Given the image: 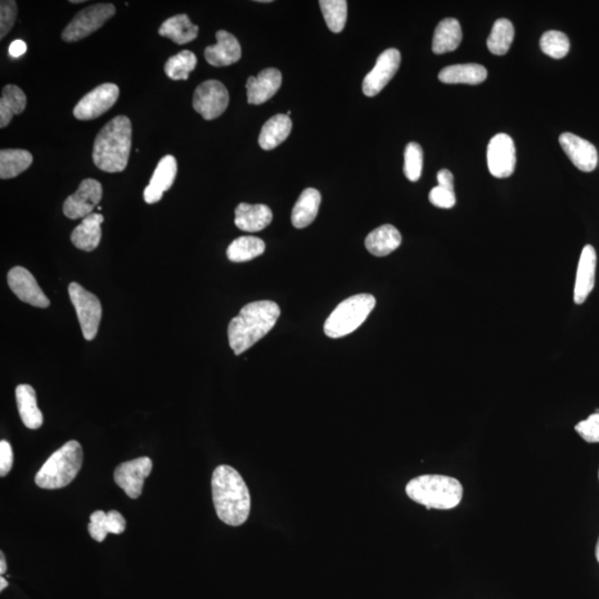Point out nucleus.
Returning <instances> with one entry per match:
<instances>
[{"label": "nucleus", "mask_w": 599, "mask_h": 599, "mask_svg": "<svg viewBox=\"0 0 599 599\" xmlns=\"http://www.w3.org/2000/svg\"><path fill=\"white\" fill-rule=\"evenodd\" d=\"M321 195L317 189L308 188L301 193L292 210L291 222L296 229L308 227L317 218Z\"/></svg>", "instance_id": "nucleus-25"}, {"label": "nucleus", "mask_w": 599, "mask_h": 599, "mask_svg": "<svg viewBox=\"0 0 599 599\" xmlns=\"http://www.w3.org/2000/svg\"><path fill=\"white\" fill-rule=\"evenodd\" d=\"M514 26L506 18L495 21L492 31L488 38V47L494 55L503 56L510 51L514 40Z\"/></svg>", "instance_id": "nucleus-33"}, {"label": "nucleus", "mask_w": 599, "mask_h": 599, "mask_svg": "<svg viewBox=\"0 0 599 599\" xmlns=\"http://www.w3.org/2000/svg\"><path fill=\"white\" fill-rule=\"evenodd\" d=\"M152 471V461L150 457H139L121 463L115 471V481L120 489L125 490L130 498H138L142 493L145 480Z\"/></svg>", "instance_id": "nucleus-14"}, {"label": "nucleus", "mask_w": 599, "mask_h": 599, "mask_svg": "<svg viewBox=\"0 0 599 599\" xmlns=\"http://www.w3.org/2000/svg\"><path fill=\"white\" fill-rule=\"evenodd\" d=\"M540 49L545 55L554 58V60H562L570 52V39L565 34L557 30L546 31L540 38Z\"/></svg>", "instance_id": "nucleus-36"}, {"label": "nucleus", "mask_w": 599, "mask_h": 599, "mask_svg": "<svg viewBox=\"0 0 599 599\" xmlns=\"http://www.w3.org/2000/svg\"><path fill=\"white\" fill-rule=\"evenodd\" d=\"M84 462V452L77 441H69L56 450L40 468L35 477L40 489L65 488L76 479Z\"/></svg>", "instance_id": "nucleus-5"}, {"label": "nucleus", "mask_w": 599, "mask_h": 599, "mask_svg": "<svg viewBox=\"0 0 599 599\" xmlns=\"http://www.w3.org/2000/svg\"><path fill=\"white\" fill-rule=\"evenodd\" d=\"M423 169V150L417 142L409 143L404 152V174L409 182H416L421 178Z\"/></svg>", "instance_id": "nucleus-37"}, {"label": "nucleus", "mask_w": 599, "mask_h": 599, "mask_svg": "<svg viewBox=\"0 0 599 599\" xmlns=\"http://www.w3.org/2000/svg\"><path fill=\"white\" fill-rule=\"evenodd\" d=\"M33 155L22 150L0 151V178L12 179L24 173L33 164Z\"/></svg>", "instance_id": "nucleus-31"}, {"label": "nucleus", "mask_w": 599, "mask_h": 599, "mask_svg": "<svg viewBox=\"0 0 599 599\" xmlns=\"http://www.w3.org/2000/svg\"><path fill=\"white\" fill-rule=\"evenodd\" d=\"M26 51H27V45L20 39L15 40V42H12L11 44V46H9V55H11L13 58H18L24 55Z\"/></svg>", "instance_id": "nucleus-45"}, {"label": "nucleus", "mask_w": 599, "mask_h": 599, "mask_svg": "<svg viewBox=\"0 0 599 599\" xmlns=\"http://www.w3.org/2000/svg\"><path fill=\"white\" fill-rule=\"evenodd\" d=\"M280 313L276 302L269 300L252 302L243 306L228 328L229 344L234 354L246 352L267 336L276 326Z\"/></svg>", "instance_id": "nucleus-2"}, {"label": "nucleus", "mask_w": 599, "mask_h": 599, "mask_svg": "<svg viewBox=\"0 0 599 599\" xmlns=\"http://www.w3.org/2000/svg\"><path fill=\"white\" fill-rule=\"evenodd\" d=\"M90 536L97 542L101 543L105 540L106 536L109 534L107 526V514L102 511L93 512L90 516V523L88 525Z\"/></svg>", "instance_id": "nucleus-40"}, {"label": "nucleus", "mask_w": 599, "mask_h": 599, "mask_svg": "<svg viewBox=\"0 0 599 599\" xmlns=\"http://www.w3.org/2000/svg\"><path fill=\"white\" fill-rule=\"evenodd\" d=\"M102 199L101 183L94 179H85L74 195L67 198L64 214L67 218L77 220L88 217Z\"/></svg>", "instance_id": "nucleus-12"}, {"label": "nucleus", "mask_w": 599, "mask_h": 599, "mask_svg": "<svg viewBox=\"0 0 599 599\" xmlns=\"http://www.w3.org/2000/svg\"><path fill=\"white\" fill-rule=\"evenodd\" d=\"M596 558H597V561L599 563V538H598V542H597V545H596Z\"/></svg>", "instance_id": "nucleus-48"}, {"label": "nucleus", "mask_w": 599, "mask_h": 599, "mask_svg": "<svg viewBox=\"0 0 599 599\" xmlns=\"http://www.w3.org/2000/svg\"><path fill=\"white\" fill-rule=\"evenodd\" d=\"M598 477H599V472H598Z\"/></svg>", "instance_id": "nucleus-50"}, {"label": "nucleus", "mask_w": 599, "mask_h": 599, "mask_svg": "<svg viewBox=\"0 0 599 599\" xmlns=\"http://www.w3.org/2000/svg\"><path fill=\"white\" fill-rule=\"evenodd\" d=\"M292 121L287 115H276L261 129L259 145L263 150H272L290 136Z\"/></svg>", "instance_id": "nucleus-27"}, {"label": "nucleus", "mask_w": 599, "mask_h": 599, "mask_svg": "<svg viewBox=\"0 0 599 599\" xmlns=\"http://www.w3.org/2000/svg\"><path fill=\"white\" fill-rule=\"evenodd\" d=\"M560 143L576 168L584 173H592L596 169L598 153L593 143L571 133L563 134Z\"/></svg>", "instance_id": "nucleus-16"}, {"label": "nucleus", "mask_w": 599, "mask_h": 599, "mask_svg": "<svg viewBox=\"0 0 599 599\" xmlns=\"http://www.w3.org/2000/svg\"><path fill=\"white\" fill-rule=\"evenodd\" d=\"M576 432L588 443H599V413H594L587 420L575 426Z\"/></svg>", "instance_id": "nucleus-39"}, {"label": "nucleus", "mask_w": 599, "mask_h": 599, "mask_svg": "<svg viewBox=\"0 0 599 599\" xmlns=\"http://www.w3.org/2000/svg\"><path fill=\"white\" fill-rule=\"evenodd\" d=\"M103 220V215L99 214H92L83 219V223L71 233V242L77 249L87 252L97 249L101 240V225Z\"/></svg>", "instance_id": "nucleus-22"}, {"label": "nucleus", "mask_w": 599, "mask_h": 599, "mask_svg": "<svg viewBox=\"0 0 599 599\" xmlns=\"http://www.w3.org/2000/svg\"><path fill=\"white\" fill-rule=\"evenodd\" d=\"M488 78L485 67L477 64L449 66L441 70L439 79L444 84L479 85Z\"/></svg>", "instance_id": "nucleus-29"}, {"label": "nucleus", "mask_w": 599, "mask_h": 599, "mask_svg": "<svg viewBox=\"0 0 599 599\" xmlns=\"http://www.w3.org/2000/svg\"><path fill=\"white\" fill-rule=\"evenodd\" d=\"M16 402L22 423L30 430L42 427L43 413L37 405V398L33 386L20 384L16 387Z\"/></svg>", "instance_id": "nucleus-23"}, {"label": "nucleus", "mask_w": 599, "mask_h": 599, "mask_svg": "<svg viewBox=\"0 0 599 599\" xmlns=\"http://www.w3.org/2000/svg\"><path fill=\"white\" fill-rule=\"evenodd\" d=\"M132 121L117 116L97 134L93 143V160L105 173H121L128 165L132 150Z\"/></svg>", "instance_id": "nucleus-3"}, {"label": "nucleus", "mask_w": 599, "mask_h": 599, "mask_svg": "<svg viewBox=\"0 0 599 599\" xmlns=\"http://www.w3.org/2000/svg\"><path fill=\"white\" fill-rule=\"evenodd\" d=\"M116 13L112 4L101 3L92 4L80 11L62 31L61 38L66 43H76L88 37L89 35L101 28Z\"/></svg>", "instance_id": "nucleus-7"}, {"label": "nucleus", "mask_w": 599, "mask_h": 599, "mask_svg": "<svg viewBox=\"0 0 599 599\" xmlns=\"http://www.w3.org/2000/svg\"><path fill=\"white\" fill-rule=\"evenodd\" d=\"M376 304L375 296L367 294L341 302L324 323V332L332 339L350 335L366 321Z\"/></svg>", "instance_id": "nucleus-6"}, {"label": "nucleus", "mask_w": 599, "mask_h": 599, "mask_svg": "<svg viewBox=\"0 0 599 599\" xmlns=\"http://www.w3.org/2000/svg\"><path fill=\"white\" fill-rule=\"evenodd\" d=\"M265 243L256 237H240L228 247L227 256L231 263H247L263 255Z\"/></svg>", "instance_id": "nucleus-32"}, {"label": "nucleus", "mask_w": 599, "mask_h": 599, "mask_svg": "<svg viewBox=\"0 0 599 599\" xmlns=\"http://www.w3.org/2000/svg\"><path fill=\"white\" fill-rule=\"evenodd\" d=\"M70 3L71 4H80V3H84V0H71Z\"/></svg>", "instance_id": "nucleus-49"}, {"label": "nucleus", "mask_w": 599, "mask_h": 599, "mask_svg": "<svg viewBox=\"0 0 599 599\" xmlns=\"http://www.w3.org/2000/svg\"><path fill=\"white\" fill-rule=\"evenodd\" d=\"M192 105L206 120L218 118L229 106L228 90L218 80H206L198 85Z\"/></svg>", "instance_id": "nucleus-9"}, {"label": "nucleus", "mask_w": 599, "mask_h": 599, "mask_svg": "<svg viewBox=\"0 0 599 599\" xmlns=\"http://www.w3.org/2000/svg\"><path fill=\"white\" fill-rule=\"evenodd\" d=\"M272 210L265 205L240 204L236 208L234 223L242 231L259 232L272 223Z\"/></svg>", "instance_id": "nucleus-21"}, {"label": "nucleus", "mask_w": 599, "mask_h": 599, "mask_svg": "<svg viewBox=\"0 0 599 599\" xmlns=\"http://www.w3.org/2000/svg\"><path fill=\"white\" fill-rule=\"evenodd\" d=\"M215 512L223 523L240 526L251 510V498L240 473L229 465L215 468L211 481Z\"/></svg>", "instance_id": "nucleus-1"}, {"label": "nucleus", "mask_w": 599, "mask_h": 599, "mask_svg": "<svg viewBox=\"0 0 599 599\" xmlns=\"http://www.w3.org/2000/svg\"><path fill=\"white\" fill-rule=\"evenodd\" d=\"M177 171V160L174 156L168 155L162 158L152 174L150 184L143 191V198L148 205L157 204L161 200L164 193L173 187Z\"/></svg>", "instance_id": "nucleus-17"}, {"label": "nucleus", "mask_w": 599, "mask_h": 599, "mask_svg": "<svg viewBox=\"0 0 599 599\" xmlns=\"http://www.w3.org/2000/svg\"><path fill=\"white\" fill-rule=\"evenodd\" d=\"M17 4L12 0H3L0 3V38L4 39L15 24Z\"/></svg>", "instance_id": "nucleus-38"}, {"label": "nucleus", "mask_w": 599, "mask_h": 599, "mask_svg": "<svg viewBox=\"0 0 599 599\" xmlns=\"http://www.w3.org/2000/svg\"><path fill=\"white\" fill-rule=\"evenodd\" d=\"M197 57L190 51H183L170 57L165 65V73L173 80H188L189 75L195 70Z\"/></svg>", "instance_id": "nucleus-35"}, {"label": "nucleus", "mask_w": 599, "mask_h": 599, "mask_svg": "<svg viewBox=\"0 0 599 599\" xmlns=\"http://www.w3.org/2000/svg\"><path fill=\"white\" fill-rule=\"evenodd\" d=\"M516 151L513 139L506 134H498L490 139L488 147V166L494 177L503 179L514 174Z\"/></svg>", "instance_id": "nucleus-11"}, {"label": "nucleus", "mask_w": 599, "mask_h": 599, "mask_svg": "<svg viewBox=\"0 0 599 599\" xmlns=\"http://www.w3.org/2000/svg\"><path fill=\"white\" fill-rule=\"evenodd\" d=\"M8 587L7 580L4 578H0V591H4V588Z\"/></svg>", "instance_id": "nucleus-47"}, {"label": "nucleus", "mask_w": 599, "mask_h": 599, "mask_svg": "<svg viewBox=\"0 0 599 599\" xmlns=\"http://www.w3.org/2000/svg\"><path fill=\"white\" fill-rule=\"evenodd\" d=\"M125 517L120 514L119 512L110 511L107 514V526L108 531L112 534H121L124 533L125 530Z\"/></svg>", "instance_id": "nucleus-43"}, {"label": "nucleus", "mask_w": 599, "mask_h": 599, "mask_svg": "<svg viewBox=\"0 0 599 599\" xmlns=\"http://www.w3.org/2000/svg\"><path fill=\"white\" fill-rule=\"evenodd\" d=\"M8 286L17 295V298L36 308L46 309L51 305V301L40 289L37 281L28 270L22 267H15L8 272Z\"/></svg>", "instance_id": "nucleus-15"}, {"label": "nucleus", "mask_w": 599, "mask_h": 599, "mask_svg": "<svg viewBox=\"0 0 599 599\" xmlns=\"http://www.w3.org/2000/svg\"><path fill=\"white\" fill-rule=\"evenodd\" d=\"M71 302L75 306L81 331L85 340L93 341L101 326L102 308L96 295L85 289L78 283H70L69 287Z\"/></svg>", "instance_id": "nucleus-8"}, {"label": "nucleus", "mask_w": 599, "mask_h": 599, "mask_svg": "<svg viewBox=\"0 0 599 599\" xmlns=\"http://www.w3.org/2000/svg\"><path fill=\"white\" fill-rule=\"evenodd\" d=\"M26 106V94L20 87L16 85H7L4 87L0 99V128L7 127L13 116L22 114Z\"/></svg>", "instance_id": "nucleus-30"}, {"label": "nucleus", "mask_w": 599, "mask_h": 599, "mask_svg": "<svg viewBox=\"0 0 599 599\" xmlns=\"http://www.w3.org/2000/svg\"><path fill=\"white\" fill-rule=\"evenodd\" d=\"M429 199L432 205L441 209H450L457 204L454 191L440 186L432 189Z\"/></svg>", "instance_id": "nucleus-41"}, {"label": "nucleus", "mask_w": 599, "mask_h": 599, "mask_svg": "<svg viewBox=\"0 0 599 599\" xmlns=\"http://www.w3.org/2000/svg\"><path fill=\"white\" fill-rule=\"evenodd\" d=\"M402 242V237L398 229L391 224L381 225L373 230L366 239V247L371 255L386 256L398 249Z\"/></svg>", "instance_id": "nucleus-24"}, {"label": "nucleus", "mask_w": 599, "mask_h": 599, "mask_svg": "<svg viewBox=\"0 0 599 599\" xmlns=\"http://www.w3.org/2000/svg\"><path fill=\"white\" fill-rule=\"evenodd\" d=\"M7 564L6 560H4V553H0V574L4 575L6 573Z\"/></svg>", "instance_id": "nucleus-46"}, {"label": "nucleus", "mask_w": 599, "mask_h": 599, "mask_svg": "<svg viewBox=\"0 0 599 599\" xmlns=\"http://www.w3.org/2000/svg\"><path fill=\"white\" fill-rule=\"evenodd\" d=\"M217 44L206 48L205 58L214 67H225L240 61L242 52L240 44L232 34L219 30L215 34Z\"/></svg>", "instance_id": "nucleus-19"}, {"label": "nucleus", "mask_w": 599, "mask_h": 599, "mask_svg": "<svg viewBox=\"0 0 599 599\" xmlns=\"http://www.w3.org/2000/svg\"><path fill=\"white\" fill-rule=\"evenodd\" d=\"M328 29L339 34L348 20V3L345 0H321L319 3Z\"/></svg>", "instance_id": "nucleus-34"}, {"label": "nucleus", "mask_w": 599, "mask_h": 599, "mask_svg": "<svg viewBox=\"0 0 599 599\" xmlns=\"http://www.w3.org/2000/svg\"><path fill=\"white\" fill-rule=\"evenodd\" d=\"M118 85L115 84H102L98 85L77 103L74 116L78 120H93L105 114L114 107L119 97Z\"/></svg>", "instance_id": "nucleus-10"}, {"label": "nucleus", "mask_w": 599, "mask_h": 599, "mask_svg": "<svg viewBox=\"0 0 599 599\" xmlns=\"http://www.w3.org/2000/svg\"><path fill=\"white\" fill-rule=\"evenodd\" d=\"M401 53L398 49L390 48L378 56L375 69L363 80V93L375 97L390 83L400 69Z\"/></svg>", "instance_id": "nucleus-13"}, {"label": "nucleus", "mask_w": 599, "mask_h": 599, "mask_svg": "<svg viewBox=\"0 0 599 599\" xmlns=\"http://www.w3.org/2000/svg\"><path fill=\"white\" fill-rule=\"evenodd\" d=\"M597 256L592 246H585L580 255L578 276H576L574 302L583 304L595 286Z\"/></svg>", "instance_id": "nucleus-20"}, {"label": "nucleus", "mask_w": 599, "mask_h": 599, "mask_svg": "<svg viewBox=\"0 0 599 599\" xmlns=\"http://www.w3.org/2000/svg\"><path fill=\"white\" fill-rule=\"evenodd\" d=\"M462 28L455 18H447L436 27L432 49L436 55H442L457 49L462 42Z\"/></svg>", "instance_id": "nucleus-28"}, {"label": "nucleus", "mask_w": 599, "mask_h": 599, "mask_svg": "<svg viewBox=\"0 0 599 599\" xmlns=\"http://www.w3.org/2000/svg\"><path fill=\"white\" fill-rule=\"evenodd\" d=\"M158 33L162 37L173 40L175 44L184 45L191 43L197 38L198 33H199V27L192 24L190 18L186 13H180V15L166 20L161 25Z\"/></svg>", "instance_id": "nucleus-26"}, {"label": "nucleus", "mask_w": 599, "mask_h": 599, "mask_svg": "<svg viewBox=\"0 0 599 599\" xmlns=\"http://www.w3.org/2000/svg\"><path fill=\"white\" fill-rule=\"evenodd\" d=\"M13 464L12 445L7 441L0 442V476L4 477L11 472Z\"/></svg>", "instance_id": "nucleus-42"}, {"label": "nucleus", "mask_w": 599, "mask_h": 599, "mask_svg": "<svg viewBox=\"0 0 599 599\" xmlns=\"http://www.w3.org/2000/svg\"><path fill=\"white\" fill-rule=\"evenodd\" d=\"M281 84L282 75L276 69H263L258 77H250L247 81V102L250 105H263L278 93Z\"/></svg>", "instance_id": "nucleus-18"}, {"label": "nucleus", "mask_w": 599, "mask_h": 599, "mask_svg": "<svg viewBox=\"0 0 599 599\" xmlns=\"http://www.w3.org/2000/svg\"><path fill=\"white\" fill-rule=\"evenodd\" d=\"M408 497L427 510H450L462 501L463 486L454 477L422 475L409 482Z\"/></svg>", "instance_id": "nucleus-4"}, {"label": "nucleus", "mask_w": 599, "mask_h": 599, "mask_svg": "<svg viewBox=\"0 0 599 599\" xmlns=\"http://www.w3.org/2000/svg\"><path fill=\"white\" fill-rule=\"evenodd\" d=\"M438 182L440 187L454 191V177L449 170L442 169L439 171Z\"/></svg>", "instance_id": "nucleus-44"}]
</instances>
